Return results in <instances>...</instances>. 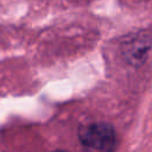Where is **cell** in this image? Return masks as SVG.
<instances>
[{
	"label": "cell",
	"mask_w": 152,
	"mask_h": 152,
	"mask_svg": "<svg viewBox=\"0 0 152 152\" xmlns=\"http://www.w3.org/2000/svg\"><path fill=\"white\" fill-rule=\"evenodd\" d=\"M152 46V37L146 32H137L126 37L121 43L124 59L133 66H140L147 58Z\"/></svg>",
	"instance_id": "2"
},
{
	"label": "cell",
	"mask_w": 152,
	"mask_h": 152,
	"mask_svg": "<svg viewBox=\"0 0 152 152\" xmlns=\"http://www.w3.org/2000/svg\"><path fill=\"white\" fill-rule=\"evenodd\" d=\"M78 138L82 145L97 151H110L116 145L115 131L107 122H91L80 127Z\"/></svg>",
	"instance_id": "1"
}]
</instances>
